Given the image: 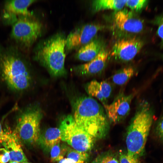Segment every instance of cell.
<instances>
[{"label": "cell", "mask_w": 163, "mask_h": 163, "mask_svg": "<svg viewBox=\"0 0 163 163\" xmlns=\"http://www.w3.org/2000/svg\"><path fill=\"white\" fill-rule=\"evenodd\" d=\"M0 73L7 86L13 91H22L30 86L29 71L18 48L4 47L0 44Z\"/></svg>", "instance_id": "cell-1"}, {"label": "cell", "mask_w": 163, "mask_h": 163, "mask_svg": "<svg viewBox=\"0 0 163 163\" xmlns=\"http://www.w3.org/2000/svg\"><path fill=\"white\" fill-rule=\"evenodd\" d=\"M97 101L90 97L80 98L75 108V121L78 126L95 139L103 137L108 128L107 116Z\"/></svg>", "instance_id": "cell-2"}, {"label": "cell", "mask_w": 163, "mask_h": 163, "mask_svg": "<svg viewBox=\"0 0 163 163\" xmlns=\"http://www.w3.org/2000/svg\"><path fill=\"white\" fill-rule=\"evenodd\" d=\"M66 38L64 34L58 33L41 41L35 49L34 59L53 76H61L66 73L64 64Z\"/></svg>", "instance_id": "cell-3"}, {"label": "cell", "mask_w": 163, "mask_h": 163, "mask_svg": "<svg viewBox=\"0 0 163 163\" xmlns=\"http://www.w3.org/2000/svg\"><path fill=\"white\" fill-rule=\"evenodd\" d=\"M153 120L152 114L145 107L139 109L129 125L126 144L127 153L139 158L143 154Z\"/></svg>", "instance_id": "cell-4"}, {"label": "cell", "mask_w": 163, "mask_h": 163, "mask_svg": "<svg viewBox=\"0 0 163 163\" xmlns=\"http://www.w3.org/2000/svg\"><path fill=\"white\" fill-rule=\"evenodd\" d=\"M42 117L40 109L36 106L28 107L20 113L13 132L20 142L33 144L39 140Z\"/></svg>", "instance_id": "cell-5"}, {"label": "cell", "mask_w": 163, "mask_h": 163, "mask_svg": "<svg viewBox=\"0 0 163 163\" xmlns=\"http://www.w3.org/2000/svg\"><path fill=\"white\" fill-rule=\"evenodd\" d=\"M43 27L33 16L19 15L12 24L11 36L21 47L28 49L40 36Z\"/></svg>", "instance_id": "cell-6"}, {"label": "cell", "mask_w": 163, "mask_h": 163, "mask_svg": "<svg viewBox=\"0 0 163 163\" xmlns=\"http://www.w3.org/2000/svg\"><path fill=\"white\" fill-rule=\"evenodd\" d=\"M59 129L61 140L68 143L73 149L87 153L93 147L95 139L78 126L71 115L64 119Z\"/></svg>", "instance_id": "cell-7"}, {"label": "cell", "mask_w": 163, "mask_h": 163, "mask_svg": "<svg viewBox=\"0 0 163 163\" xmlns=\"http://www.w3.org/2000/svg\"><path fill=\"white\" fill-rule=\"evenodd\" d=\"M104 26L88 24L78 27L71 31L66 38L65 53L78 50L89 43Z\"/></svg>", "instance_id": "cell-8"}, {"label": "cell", "mask_w": 163, "mask_h": 163, "mask_svg": "<svg viewBox=\"0 0 163 163\" xmlns=\"http://www.w3.org/2000/svg\"><path fill=\"white\" fill-rule=\"evenodd\" d=\"M143 45L142 40L135 37L120 39L114 44L111 55L120 60L129 61L135 57Z\"/></svg>", "instance_id": "cell-9"}, {"label": "cell", "mask_w": 163, "mask_h": 163, "mask_svg": "<svg viewBox=\"0 0 163 163\" xmlns=\"http://www.w3.org/2000/svg\"><path fill=\"white\" fill-rule=\"evenodd\" d=\"M133 94H121L110 104H104L107 115L112 123L116 124L123 120L130 110Z\"/></svg>", "instance_id": "cell-10"}, {"label": "cell", "mask_w": 163, "mask_h": 163, "mask_svg": "<svg viewBox=\"0 0 163 163\" xmlns=\"http://www.w3.org/2000/svg\"><path fill=\"white\" fill-rule=\"evenodd\" d=\"M114 21L117 28L126 32L138 33L144 28L143 21L132 12L125 9L116 12Z\"/></svg>", "instance_id": "cell-11"}, {"label": "cell", "mask_w": 163, "mask_h": 163, "mask_svg": "<svg viewBox=\"0 0 163 163\" xmlns=\"http://www.w3.org/2000/svg\"><path fill=\"white\" fill-rule=\"evenodd\" d=\"M34 0H12L5 1L4 7L3 17L5 22L12 24L18 16L23 15L33 16L28 10V7L34 2Z\"/></svg>", "instance_id": "cell-12"}, {"label": "cell", "mask_w": 163, "mask_h": 163, "mask_svg": "<svg viewBox=\"0 0 163 163\" xmlns=\"http://www.w3.org/2000/svg\"><path fill=\"white\" fill-rule=\"evenodd\" d=\"M108 56V53L103 49L93 59L88 63L77 66L74 70L81 75H94L101 72L105 66Z\"/></svg>", "instance_id": "cell-13"}, {"label": "cell", "mask_w": 163, "mask_h": 163, "mask_svg": "<svg viewBox=\"0 0 163 163\" xmlns=\"http://www.w3.org/2000/svg\"><path fill=\"white\" fill-rule=\"evenodd\" d=\"M5 139L2 143L8 152L10 161L20 163L27 161V159L21 148V142L13 132H5Z\"/></svg>", "instance_id": "cell-14"}, {"label": "cell", "mask_w": 163, "mask_h": 163, "mask_svg": "<svg viewBox=\"0 0 163 163\" xmlns=\"http://www.w3.org/2000/svg\"><path fill=\"white\" fill-rule=\"evenodd\" d=\"M87 92L91 96L96 97L103 104L108 99L112 91V88L109 82L93 80L87 86Z\"/></svg>", "instance_id": "cell-15"}, {"label": "cell", "mask_w": 163, "mask_h": 163, "mask_svg": "<svg viewBox=\"0 0 163 163\" xmlns=\"http://www.w3.org/2000/svg\"><path fill=\"white\" fill-rule=\"evenodd\" d=\"M102 49L99 41L92 40L78 49L75 57L79 60L89 62L94 59Z\"/></svg>", "instance_id": "cell-16"}, {"label": "cell", "mask_w": 163, "mask_h": 163, "mask_svg": "<svg viewBox=\"0 0 163 163\" xmlns=\"http://www.w3.org/2000/svg\"><path fill=\"white\" fill-rule=\"evenodd\" d=\"M39 139L43 147L50 149L54 145L60 142L61 140L60 130L57 128H50L40 136Z\"/></svg>", "instance_id": "cell-17"}, {"label": "cell", "mask_w": 163, "mask_h": 163, "mask_svg": "<svg viewBox=\"0 0 163 163\" xmlns=\"http://www.w3.org/2000/svg\"><path fill=\"white\" fill-rule=\"evenodd\" d=\"M127 0H96L92 3V7L95 11L105 10L118 11L121 10L125 5Z\"/></svg>", "instance_id": "cell-18"}, {"label": "cell", "mask_w": 163, "mask_h": 163, "mask_svg": "<svg viewBox=\"0 0 163 163\" xmlns=\"http://www.w3.org/2000/svg\"><path fill=\"white\" fill-rule=\"evenodd\" d=\"M134 69L131 67L123 68L116 73L112 77L113 82L118 85L126 83L134 74Z\"/></svg>", "instance_id": "cell-19"}, {"label": "cell", "mask_w": 163, "mask_h": 163, "mask_svg": "<svg viewBox=\"0 0 163 163\" xmlns=\"http://www.w3.org/2000/svg\"><path fill=\"white\" fill-rule=\"evenodd\" d=\"M68 147L61 144L60 142L53 146L50 149L51 161H59L63 158L66 154Z\"/></svg>", "instance_id": "cell-20"}, {"label": "cell", "mask_w": 163, "mask_h": 163, "mask_svg": "<svg viewBox=\"0 0 163 163\" xmlns=\"http://www.w3.org/2000/svg\"><path fill=\"white\" fill-rule=\"evenodd\" d=\"M66 155L67 158L77 163H84L88 157L87 153L79 152L69 147H68Z\"/></svg>", "instance_id": "cell-21"}, {"label": "cell", "mask_w": 163, "mask_h": 163, "mask_svg": "<svg viewBox=\"0 0 163 163\" xmlns=\"http://www.w3.org/2000/svg\"><path fill=\"white\" fill-rule=\"evenodd\" d=\"M152 22L158 27L157 34L161 39V48L163 49V11L155 17Z\"/></svg>", "instance_id": "cell-22"}, {"label": "cell", "mask_w": 163, "mask_h": 163, "mask_svg": "<svg viewBox=\"0 0 163 163\" xmlns=\"http://www.w3.org/2000/svg\"><path fill=\"white\" fill-rule=\"evenodd\" d=\"M146 0H127L125 5L131 10L136 11L142 10L147 5Z\"/></svg>", "instance_id": "cell-23"}, {"label": "cell", "mask_w": 163, "mask_h": 163, "mask_svg": "<svg viewBox=\"0 0 163 163\" xmlns=\"http://www.w3.org/2000/svg\"><path fill=\"white\" fill-rule=\"evenodd\" d=\"M92 163H120V162L113 155L108 153L99 156L93 161Z\"/></svg>", "instance_id": "cell-24"}, {"label": "cell", "mask_w": 163, "mask_h": 163, "mask_svg": "<svg viewBox=\"0 0 163 163\" xmlns=\"http://www.w3.org/2000/svg\"><path fill=\"white\" fill-rule=\"evenodd\" d=\"M119 160L120 163H140L139 158L129 155L127 153L120 152Z\"/></svg>", "instance_id": "cell-25"}, {"label": "cell", "mask_w": 163, "mask_h": 163, "mask_svg": "<svg viewBox=\"0 0 163 163\" xmlns=\"http://www.w3.org/2000/svg\"><path fill=\"white\" fill-rule=\"evenodd\" d=\"M10 160L8 152L5 148H0V163H6Z\"/></svg>", "instance_id": "cell-26"}, {"label": "cell", "mask_w": 163, "mask_h": 163, "mask_svg": "<svg viewBox=\"0 0 163 163\" xmlns=\"http://www.w3.org/2000/svg\"><path fill=\"white\" fill-rule=\"evenodd\" d=\"M158 131L159 135L163 139V118L160 120L158 124Z\"/></svg>", "instance_id": "cell-27"}, {"label": "cell", "mask_w": 163, "mask_h": 163, "mask_svg": "<svg viewBox=\"0 0 163 163\" xmlns=\"http://www.w3.org/2000/svg\"><path fill=\"white\" fill-rule=\"evenodd\" d=\"M6 133L2 129L0 122V143H2L5 139Z\"/></svg>", "instance_id": "cell-28"}, {"label": "cell", "mask_w": 163, "mask_h": 163, "mask_svg": "<svg viewBox=\"0 0 163 163\" xmlns=\"http://www.w3.org/2000/svg\"><path fill=\"white\" fill-rule=\"evenodd\" d=\"M58 163H77L74 161L67 158H63L59 161Z\"/></svg>", "instance_id": "cell-29"}, {"label": "cell", "mask_w": 163, "mask_h": 163, "mask_svg": "<svg viewBox=\"0 0 163 163\" xmlns=\"http://www.w3.org/2000/svg\"><path fill=\"white\" fill-rule=\"evenodd\" d=\"M9 163H21L15 161H10Z\"/></svg>", "instance_id": "cell-30"}, {"label": "cell", "mask_w": 163, "mask_h": 163, "mask_svg": "<svg viewBox=\"0 0 163 163\" xmlns=\"http://www.w3.org/2000/svg\"><path fill=\"white\" fill-rule=\"evenodd\" d=\"M21 163H30V162H28V161H25V162H23Z\"/></svg>", "instance_id": "cell-31"}, {"label": "cell", "mask_w": 163, "mask_h": 163, "mask_svg": "<svg viewBox=\"0 0 163 163\" xmlns=\"http://www.w3.org/2000/svg\"><path fill=\"white\" fill-rule=\"evenodd\" d=\"M162 58L163 59V55H162Z\"/></svg>", "instance_id": "cell-32"}]
</instances>
